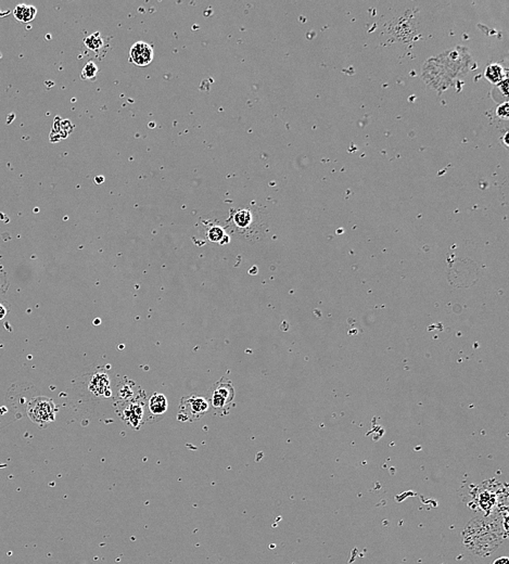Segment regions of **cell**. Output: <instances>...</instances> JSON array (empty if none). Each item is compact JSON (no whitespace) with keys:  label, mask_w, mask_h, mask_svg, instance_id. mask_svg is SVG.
<instances>
[{"label":"cell","mask_w":509,"mask_h":564,"mask_svg":"<svg viewBox=\"0 0 509 564\" xmlns=\"http://www.w3.org/2000/svg\"><path fill=\"white\" fill-rule=\"evenodd\" d=\"M117 413L122 421L131 429L139 430L148 421L147 413V399L142 393H139L133 399L123 401L117 405Z\"/></svg>","instance_id":"obj_1"},{"label":"cell","mask_w":509,"mask_h":564,"mask_svg":"<svg viewBox=\"0 0 509 564\" xmlns=\"http://www.w3.org/2000/svg\"><path fill=\"white\" fill-rule=\"evenodd\" d=\"M205 397L215 415L225 416L228 414L230 404L235 398V389L231 381L222 379L213 384Z\"/></svg>","instance_id":"obj_2"},{"label":"cell","mask_w":509,"mask_h":564,"mask_svg":"<svg viewBox=\"0 0 509 564\" xmlns=\"http://www.w3.org/2000/svg\"><path fill=\"white\" fill-rule=\"evenodd\" d=\"M210 410V404L205 396L191 394L180 400L177 419L183 422H196L202 419Z\"/></svg>","instance_id":"obj_3"},{"label":"cell","mask_w":509,"mask_h":564,"mask_svg":"<svg viewBox=\"0 0 509 564\" xmlns=\"http://www.w3.org/2000/svg\"><path fill=\"white\" fill-rule=\"evenodd\" d=\"M28 414L33 422L38 425H47L55 421L56 409L54 401L47 397H37L32 400Z\"/></svg>","instance_id":"obj_4"},{"label":"cell","mask_w":509,"mask_h":564,"mask_svg":"<svg viewBox=\"0 0 509 564\" xmlns=\"http://www.w3.org/2000/svg\"><path fill=\"white\" fill-rule=\"evenodd\" d=\"M153 49L143 41H138L129 51V60L138 66L149 65L153 60Z\"/></svg>","instance_id":"obj_5"},{"label":"cell","mask_w":509,"mask_h":564,"mask_svg":"<svg viewBox=\"0 0 509 564\" xmlns=\"http://www.w3.org/2000/svg\"><path fill=\"white\" fill-rule=\"evenodd\" d=\"M167 407L168 404L165 395L161 394V393H154L148 399V404H147L148 421H158L166 413Z\"/></svg>","instance_id":"obj_6"},{"label":"cell","mask_w":509,"mask_h":564,"mask_svg":"<svg viewBox=\"0 0 509 564\" xmlns=\"http://www.w3.org/2000/svg\"><path fill=\"white\" fill-rule=\"evenodd\" d=\"M89 391L94 396L108 398L111 396V384L108 374L105 371L94 373L89 382Z\"/></svg>","instance_id":"obj_7"},{"label":"cell","mask_w":509,"mask_h":564,"mask_svg":"<svg viewBox=\"0 0 509 564\" xmlns=\"http://www.w3.org/2000/svg\"><path fill=\"white\" fill-rule=\"evenodd\" d=\"M232 221H234L235 226L241 230L249 229L253 225V221H254L252 212L247 209L240 210L236 213L234 217H232Z\"/></svg>","instance_id":"obj_8"},{"label":"cell","mask_w":509,"mask_h":564,"mask_svg":"<svg viewBox=\"0 0 509 564\" xmlns=\"http://www.w3.org/2000/svg\"><path fill=\"white\" fill-rule=\"evenodd\" d=\"M36 13H37L36 8L33 7V6H29V5L16 6V8L14 9V12H13L15 19L23 22V23H29L32 20H34Z\"/></svg>","instance_id":"obj_9"},{"label":"cell","mask_w":509,"mask_h":564,"mask_svg":"<svg viewBox=\"0 0 509 564\" xmlns=\"http://www.w3.org/2000/svg\"><path fill=\"white\" fill-rule=\"evenodd\" d=\"M484 75L489 82L493 84H498L506 79V71L502 65L494 63L487 67Z\"/></svg>","instance_id":"obj_10"},{"label":"cell","mask_w":509,"mask_h":564,"mask_svg":"<svg viewBox=\"0 0 509 564\" xmlns=\"http://www.w3.org/2000/svg\"><path fill=\"white\" fill-rule=\"evenodd\" d=\"M206 238L211 243H217V244H226L229 242V237L225 233L222 227L220 226H212L206 232Z\"/></svg>","instance_id":"obj_11"},{"label":"cell","mask_w":509,"mask_h":564,"mask_svg":"<svg viewBox=\"0 0 509 564\" xmlns=\"http://www.w3.org/2000/svg\"><path fill=\"white\" fill-rule=\"evenodd\" d=\"M117 395H118V398L122 400V403L123 401H127L129 399L134 398V389L131 381L119 384Z\"/></svg>","instance_id":"obj_12"},{"label":"cell","mask_w":509,"mask_h":564,"mask_svg":"<svg viewBox=\"0 0 509 564\" xmlns=\"http://www.w3.org/2000/svg\"><path fill=\"white\" fill-rule=\"evenodd\" d=\"M84 44L89 50L98 51L103 46V40L100 37L99 33H94L92 35L88 36L87 38H85Z\"/></svg>","instance_id":"obj_13"},{"label":"cell","mask_w":509,"mask_h":564,"mask_svg":"<svg viewBox=\"0 0 509 564\" xmlns=\"http://www.w3.org/2000/svg\"><path fill=\"white\" fill-rule=\"evenodd\" d=\"M98 71H99V68L96 64H94L93 62H88L83 68V71L81 73V79L82 80H92L97 76Z\"/></svg>","instance_id":"obj_14"},{"label":"cell","mask_w":509,"mask_h":564,"mask_svg":"<svg viewBox=\"0 0 509 564\" xmlns=\"http://www.w3.org/2000/svg\"><path fill=\"white\" fill-rule=\"evenodd\" d=\"M508 102H504V104L500 105L497 110H496V113L497 115L500 117V118H508V113H509V110H508Z\"/></svg>","instance_id":"obj_15"},{"label":"cell","mask_w":509,"mask_h":564,"mask_svg":"<svg viewBox=\"0 0 509 564\" xmlns=\"http://www.w3.org/2000/svg\"><path fill=\"white\" fill-rule=\"evenodd\" d=\"M492 564H509V559L507 557H502L496 559Z\"/></svg>","instance_id":"obj_16"},{"label":"cell","mask_w":509,"mask_h":564,"mask_svg":"<svg viewBox=\"0 0 509 564\" xmlns=\"http://www.w3.org/2000/svg\"><path fill=\"white\" fill-rule=\"evenodd\" d=\"M5 316H6V309L2 304H0V320H2Z\"/></svg>","instance_id":"obj_17"},{"label":"cell","mask_w":509,"mask_h":564,"mask_svg":"<svg viewBox=\"0 0 509 564\" xmlns=\"http://www.w3.org/2000/svg\"><path fill=\"white\" fill-rule=\"evenodd\" d=\"M94 181H96V184H102L103 177H97L96 179H94Z\"/></svg>","instance_id":"obj_18"}]
</instances>
